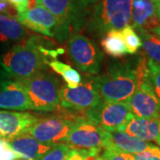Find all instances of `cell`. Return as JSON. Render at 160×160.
I'll return each instance as SVG.
<instances>
[{
  "label": "cell",
  "mask_w": 160,
  "mask_h": 160,
  "mask_svg": "<svg viewBox=\"0 0 160 160\" xmlns=\"http://www.w3.org/2000/svg\"><path fill=\"white\" fill-rule=\"evenodd\" d=\"M37 5L52 12L57 21L55 38L64 41L85 29L99 0H36Z\"/></svg>",
  "instance_id": "1"
},
{
  "label": "cell",
  "mask_w": 160,
  "mask_h": 160,
  "mask_svg": "<svg viewBox=\"0 0 160 160\" xmlns=\"http://www.w3.org/2000/svg\"><path fill=\"white\" fill-rule=\"evenodd\" d=\"M85 118L107 132H124L127 123L133 118L127 102H106L84 111Z\"/></svg>",
  "instance_id": "8"
},
{
  "label": "cell",
  "mask_w": 160,
  "mask_h": 160,
  "mask_svg": "<svg viewBox=\"0 0 160 160\" xmlns=\"http://www.w3.org/2000/svg\"><path fill=\"white\" fill-rule=\"evenodd\" d=\"M5 140L18 156L30 160H39L52 147L38 142L27 132Z\"/></svg>",
  "instance_id": "17"
},
{
  "label": "cell",
  "mask_w": 160,
  "mask_h": 160,
  "mask_svg": "<svg viewBox=\"0 0 160 160\" xmlns=\"http://www.w3.org/2000/svg\"><path fill=\"white\" fill-rule=\"evenodd\" d=\"M132 115L139 118L160 117V101L155 95L149 78L138 83L137 89L127 101Z\"/></svg>",
  "instance_id": "11"
},
{
  "label": "cell",
  "mask_w": 160,
  "mask_h": 160,
  "mask_svg": "<svg viewBox=\"0 0 160 160\" xmlns=\"http://www.w3.org/2000/svg\"><path fill=\"white\" fill-rule=\"evenodd\" d=\"M17 9L19 14L37 6L36 0H6Z\"/></svg>",
  "instance_id": "28"
},
{
  "label": "cell",
  "mask_w": 160,
  "mask_h": 160,
  "mask_svg": "<svg viewBox=\"0 0 160 160\" xmlns=\"http://www.w3.org/2000/svg\"><path fill=\"white\" fill-rule=\"evenodd\" d=\"M0 109L34 110L27 92L19 80H0Z\"/></svg>",
  "instance_id": "13"
},
{
  "label": "cell",
  "mask_w": 160,
  "mask_h": 160,
  "mask_svg": "<svg viewBox=\"0 0 160 160\" xmlns=\"http://www.w3.org/2000/svg\"><path fill=\"white\" fill-rule=\"evenodd\" d=\"M154 34L158 35V37H160V27H159V28H158V29H156V30H155Z\"/></svg>",
  "instance_id": "34"
},
{
  "label": "cell",
  "mask_w": 160,
  "mask_h": 160,
  "mask_svg": "<svg viewBox=\"0 0 160 160\" xmlns=\"http://www.w3.org/2000/svg\"><path fill=\"white\" fill-rule=\"evenodd\" d=\"M48 66L62 78L66 82V86L69 88H75L83 82V78L79 72L70 65L57 60H52L48 62Z\"/></svg>",
  "instance_id": "21"
},
{
  "label": "cell",
  "mask_w": 160,
  "mask_h": 160,
  "mask_svg": "<svg viewBox=\"0 0 160 160\" xmlns=\"http://www.w3.org/2000/svg\"><path fill=\"white\" fill-rule=\"evenodd\" d=\"M49 61L29 38L13 46L0 58V65L14 79L30 78L45 71Z\"/></svg>",
  "instance_id": "3"
},
{
  "label": "cell",
  "mask_w": 160,
  "mask_h": 160,
  "mask_svg": "<svg viewBox=\"0 0 160 160\" xmlns=\"http://www.w3.org/2000/svg\"><path fill=\"white\" fill-rule=\"evenodd\" d=\"M108 140V132L86 119L78 120L69 131L63 144L69 149L91 151L94 155L105 149Z\"/></svg>",
  "instance_id": "9"
},
{
  "label": "cell",
  "mask_w": 160,
  "mask_h": 160,
  "mask_svg": "<svg viewBox=\"0 0 160 160\" xmlns=\"http://www.w3.org/2000/svg\"><path fill=\"white\" fill-rule=\"evenodd\" d=\"M29 32L16 18L0 14V41L21 42L27 39Z\"/></svg>",
  "instance_id": "19"
},
{
  "label": "cell",
  "mask_w": 160,
  "mask_h": 160,
  "mask_svg": "<svg viewBox=\"0 0 160 160\" xmlns=\"http://www.w3.org/2000/svg\"><path fill=\"white\" fill-rule=\"evenodd\" d=\"M101 156L103 160H126L120 154L108 149H104Z\"/></svg>",
  "instance_id": "31"
},
{
  "label": "cell",
  "mask_w": 160,
  "mask_h": 160,
  "mask_svg": "<svg viewBox=\"0 0 160 160\" xmlns=\"http://www.w3.org/2000/svg\"><path fill=\"white\" fill-rule=\"evenodd\" d=\"M41 117L29 112L0 111V139H9L27 132Z\"/></svg>",
  "instance_id": "14"
},
{
  "label": "cell",
  "mask_w": 160,
  "mask_h": 160,
  "mask_svg": "<svg viewBox=\"0 0 160 160\" xmlns=\"http://www.w3.org/2000/svg\"><path fill=\"white\" fill-rule=\"evenodd\" d=\"M59 114L42 116L40 119L27 130V132L38 142L53 146L63 143L72 126L81 119H86L84 112H76L59 109Z\"/></svg>",
  "instance_id": "6"
},
{
  "label": "cell",
  "mask_w": 160,
  "mask_h": 160,
  "mask_svg": "<svg viewBox=\"0 0 160 160\" xmlns=\"http://www.w3.org/2000/svg\"><path fill=\"white\" fill-rule=\"evenodd\" d=\"M19 81L27 92L34 110L53 112L60 109L61 92L64 85L56 76L45 70Z\"/></svg>",
  "instance_id": "5"
},
{
  "label": "cell",
  "mask_w": 160,
  "mask_h": 160,
  "mask_svg": "<svg viewBox=\"0 0 160 160\" xmlns=\"http://www.w3.org/2000/svg\"><path fill=\"white\" fill-rule=\"evenodd\" d=\"M18 156L10 148L5 139H0V160H13Z\"/></svg>",
  "instance_id": "27"
},
{
  "label": "cell",
  "mask_w": 160,
  "mask_h": 160,
  "mask_svg": "<svg viewBox=\"0 0 160 160\" xmlns=\"http://www.w3.org/2000/svg\"><path fill=\"white\" fill-rule=\"evenodd\" d=\"M148 78L155 95L160 101V64L148 60Z\"/></svg>",
  "instance_id": "24"
},
{
  "label": "cell",
  "mask_w": 160,
  "mask_h": 160,
  "mask_svg": "<svg viewBox=\"0 0 160 160\" xmlns=\"http://www.w3.org/2000/svg\"><path fill=\"white\" fill-rule=\"evenodd\" d=\"M142 39V54L148 60L160 64V37L151 32L140 34Z\"/></svg>",
  "instance_id": "22"
},
{
  "label": "cell",
  "mask_w": 160,
  "mask_h": 160,
  "mask_svg": "<svg viewBox=\"0 0 160 160\" xmlns=\"http://www.w3.org/2000/svg\"><path fill=\"white\" fill-rule=\"evenodd\" d=\"M18 21L26 29H29L46 37L55 38L58 24L54 15L41 6H37L19 14Z\"/></svg>",
  "instance_id": "12"
},
{
  "label": "cell",
  "mask_w": 160,
  "mask_h": 160,
  "mask_svg": "<svg viewBox=\"0 0 160 160\" xmlns=\"http://www.w3.org/2000/svg\"><path fill=\"white\" fill-rule=\"evenodd\" d=\"M132 28L139 34L154 33L160 27L159 19L153 0H133L132 8Z\"/></svg>",
  "instance_id": "15"
},
{
  "label": "cell",
  "mask_w": 160,
  "mask_h": 160,
  "mask_svg": "<svg viewBox=\"0 0 160 160\" xmlns=\"http://www.w3.org/2000/svg\"><path fill=\"white\" fill-rule=\"evenodd\" d=\"M13 160H30L28 159V158H22V157H17L16 158H14Z\"/></svg>",
  "instance_id": "33"
},
{
  "label": "cell",
  "mask_w": 160,
  "mask_h": 160,
  "mask_svg": "<svg viewBox=\"0 0 160 160\" xmlns=\"http://www.w3.org/2000/svg\"><path fill=\"white\" fill-rule=\"evenodd\" d=\"M135 69L125 62H114L108 66L104 74L95 77V86L102 102H126L137 89Z\"/></svg>",
  "instance_id": "2"
},
{
  "label": "cell",
  "mask_w": 160,
  "mask_h": 160,
  "mask_svg": "<svg viewBox=\"0 0 160 160\" xmlns=\"http://www.w3.org/2000/svg\"><path fill=\"white\" fill-rule=\"evenodd\" d=\"M102 102L95 86V77L86 75V79H83L79 86L75 88L62 86L60 109L84 112L94 108Z\"/></svg>",
  "instance_id": "10"
},
{
  "label": "cell",
  "mask_w": 160,
  "mask_h": 160,
  "mask_svg": "<svg viewBox=\"0 0 160 160\" xmlns=\"http://www.w3.org/2000/svg\"><path fill=\"white\" fill-rule=\"evenodd\" d=\"M0 74H1V70H0Z\"/></svg>",
  "instance_id": "36"
},
{
  "label": "cell",
  "mask_w": 160,
  "mask_h": 160,
  "mask_svg": "<svg viewBox=\"0 0 160 160\" xmlns=\"http://www.w3.org/2000/svg\"><path fill=\"white\" fill-rule=\"evenodd\" d=\"M69 148L63 144L59 143L52 146L50 149L44 154L39 160H68Z\"/></svg>",
  "instance_id": "25"
},
{
  "label": "cell",
  "mask_w": 160,
  "mask_h": 160,
  "mask_svg": "<svg viewBox=\"0 0 160 160\" xmlns=\"http://www.w3.org/2000/svg\"><path fill=\"white\" fill-rule=\"evenodd\" d=\"M133 0H99L86 29L95 38L104 37L112 29L120 30L131 22Z\"/></svg>",
  "instance_id": "4"
},
{
  "label": "cell",
  "mask_w": 160,
  "mask_h": 160,
  "mask_svg": "<svg viewBox=\"0 0 160 160\" xmlns=\"http://www.w3.org/2000/svg\"><path fill=\"white\" fill-rule=\"evenodd\" d=\"M122 35L126 46L127 53L134 54L142 47V39L133 28L128 25L122 29Z\"/></svg>",
  "instance_id": "23"
},
{
  "label": "cell",
  "mask_w": 160,
  "mask_h": 160,
  "mask_svg": "<svg viewBox=\"0 0 160 160\" xmlns=\"http://www.w3.org/2000/svg\"><path fill=\"white\" fill-rule=\"evenodd\" d=\"M89 156H98V155H94L88 150L69 149L68 160H85Z\"/></svg>",
  "instance_id": "30"
},
{
  "label": "cell",
  "mask_w": 160,
  "mask_h": 160,
  "mask_svg": "<svg viewBox=\"0 0 160 160\" xmlns=\"http://www.w3.org/2000/svg\"><path fill=\"white\" fill-rule=\"evenodd\" d=\"M159 119H160V117H159ZM157 144L160 146V129H159V136H158V142H157Z\"/></svg>",
  "instance_id": "35"
},
{
  "label": "cell",
  "mask_w": 160,
  "mask_h": 160,
  "mask_svg": "<svg viewBox=\"0 0 160 160\" xmlns=\"http://www.w3.org/2000/svg\"><path fill=\"white\" fill-rule=\"evenodd\" d=\"M160 119L139 118L133 117L125 127L124 132L130 136L141 139L144 142H158L159 136Z\"/></svg>",
  "instance_id": "18"
},
{
  "label": "cell",
  "mask_w": 160,
  "mask_h": 160,
  "mask_svg": "<svg viewBox=\"0 0 160 160\" xmlns=\"http://www.w3.org/2000/svg\"><path fill=\"white\" fill-rule=\"evenodd\" d=\"M101 46L105 53L113 58H119L127 53L123 35L120 30L112 29L101 39Z\"/></svg>",
  "instance_id": "20"
},
{
  "label": "cell",
  "mask_w": 160,
  "mask_h": 160,
  "mask_svg": "<svg viewBox=\"0 0 160 160\" xmlns=\"http://www.w3.org/2000/svg\"><path fill=\"white\" fill-rule=\"evenodd\" d=\"M67 52L70 62L86 75L99 74L104 60L97 45L83 35H72L68 40Z\"/></svg>",
  "instance_id": "7"
},
{
  "label": "cell",
  "mask_w": 160,
  "mask_h": 160,
  "mask_svg": "<svg viewBox=\"0 0 160 160\" xmlns=\"http://www.w3.org/2000/svg\"><path fill=\"white\" fill-rule=\"evenodd\" d=\"M154 1L156 9H157V13H158V17L159 19L160 22V0H153Z\"/></svg>",
  "instance_id": "32"
},
{
  "label": "cell",
  "mask_w": 160,
  "mask_h": 160,
  "mask_svg": "<svg viewBox=\"0 0 160 160\" xmlns=\"http://www.w3.org/2000/svg\"><path fill=\"white\" fill-rule=\"evenodd\" d=\"M0 14L9 17L16 18L18 20L19 12L17 9L6 0H0Z\"/></svg>",
  "instance_id": "29"
},
{
  "label": "cell",
  "mask_w": 160,
  "mask_h": 160,
  "mask_svg": "<svg viewBox=\"0 0 160 160\" xmlns=\"http://www.w3.org/2000/svg\"><path fill=\"white\" fill-rule=\"evenodd\" d=\"M118 153V152H117ZM126 160H160V148L155 146L150 150L144 151L139 154H126L118 153Z\"/></svg>",
  "instance_id": "26"
},
{
  "label": "cell",
  "mask_w": 160,
  "mask_h": 160,
  "mask_svg": "<svg viewBox=\"0 0 160 160\" xmlns=\"http://www.w3.org/2000/svg\"><path fill=\"white\" fill-rule=\"evenodd\" d=\"M156 145L144 142L141 139L130 136L125 132H108V140L105 149L118 153L139 154L150 150Z\"/></svg>",
  "instance_id": "16"
}]
</instances>
